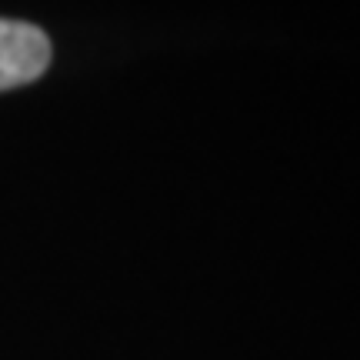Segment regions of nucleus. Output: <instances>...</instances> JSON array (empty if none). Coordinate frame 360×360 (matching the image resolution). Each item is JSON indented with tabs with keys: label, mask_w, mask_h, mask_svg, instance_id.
Returning <instances> with one entry per match:
<instances>
[{
	"label": "nucleus",
	"mask_w": 360,
	"mask_h": 360,
	"mask_svg": "<svg viewBox=\"0 0 360 360\" xmlns=\"http://www.w3.org/2000/svg\"><path fill=\"white\" fill-rule=\"evenodd\" d=\"M51 37L34 24L0 17V90L34 84L51 67Z\"/></svg>",
	"instance_id": "1"
}]
</instances>
